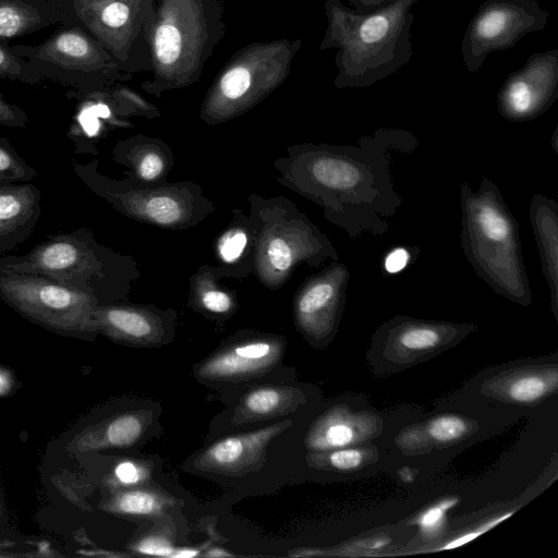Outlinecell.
<instances>
[{"label": "cell", "instance_id": "1", "mask_svg": "<svg viewBox=\"0 0 558 558\" xmlns=\"http://www.w3.org/2000/svg\"><path fill=\"white\" fill-rule=\"evenodd\" d=\"M417 146L407 130L379 128L353 144L317 147L305 163L308 189L351 240L384 235L403 205L391 174L393 155L412 154Z\"/></svg>", "mask_w": 558, "mask_h": 558}, {"label": "cell", "instance_id": "2", "mask_svg": "<svg viewBox=\"0 0 558 558\" xmlns=\"http://www.w3.org/2000/svg\"><path fill=\"white\" fill-rule=\"evenodd\" d=\"M418 1L397 0L379 11L357 13L340 0H325L327 27L319 49H338L333 87H369L410 61L411 9Z\"/></svg>", "mask_w": 558, "mask_h": 558}, {"label": "cell", "instance_id": "3", "mask_svg": "<svg viewBox=\"0 0 558 558\" xmlns=\"http://www.w3.org/2000/svg\"><path fill=\"white\" fill-rule=\"evenodd\" d=\"M462 252L476 275L497 294L526 306L532 290L518 221L499 186L483 178L476 191L460 184Z\"/></svg>", "mask_w": 558, "mask_h": 558}, {"label": "cell", "instance_id": "4", "mask_svg": "<svg viewBox=\"0 0 558 558\" xmlns=\"http://www.w3.org/2000/svg\"><path fill=\"white\" fill-rule=\"evenodd\" d=\"M226 33L223 0H157L148 36L151 77L141 86L159 96L196 83Z\"/></svg>", "mask_w": 558, "mask_h": 558}, {"label": "cell", "instance_id": "5", "mask_svg": "<svg viewBox=\"0 0 558 558\" xmlns=\"http://www.w3.org/2000/svg\"><path fill=\"white\" fill-rule=\"evenodd\" d=\"M11 47L40 82L48 80L76 92L104 90L131 78L109 52L77 25L62 23L38 45Z\"/></svg>", "mask_w": 558, "mask_h": 558}, {"label": "cell", "instance_id": "6", "mask_svg": "<svg viewBox=\"0 0 558 558\" xmlns=\"http://www.w3.org/2000/svg\"><path fill=\"white\" fill-rule=\"evenodd\" d=\"M65 24L81 27L132 76L151 70L148 36L157 0H53ZM62 24V23H61Z\"/></svg>", "mask_w": 558, "mask_h": 558}, {"label": "cell", "instance_id": "7", "mask_svg": "<svg viewBox=\"0 0 558 558\" xmlns=\"http://www.w3.org/2000/svg\"><path fill=\"white\" fill-rule=\"evenodd\" d=\"M301 47L300 38H282L251 43L236 50L211 84L205 111L229 116L266 97L286 81Z\"/></svg>", "mask_w": 558, "mask_h": 558}, {"label": "cell", "instance_id": "8", "mask_svg": "<svg viewBox=\"0 0 558 558\" xmlns=\"http://www.w3.org/2000/svg\"><path fill=\"white\" fill-rule=\"evenodd\" d=\"M0 299L23 316L56 331L95 330L96 300L47 276L0 265Z\"/></svg>", "mask_w": 558, "mask_h": 558}, {"label": "cell", "instance_id": "9", "mask_svg": "<svg viewBox=\"0 0 558 558\" xmlns=\"http://www.w3.org/2000/svg\"><path fill=\"white\" fill-rule=\"evenodd\" d=\"M550 17L536 0H485L461 41L462 61L476 73L489 53L511 48L529 33L543 31Z\"/></svg>", "mask_w": 558, "mask_h": 558}, {"label": "cell", "instance_id": "10", "mask_svg": "<svg viewBox=\"0 0 558 558\" xmlns=\"http://www.w3.org/2000/svg\"><path fill=\"white\" fill-rule=\"evenodd\" d=\"M558 98V49L534 52L511 72L497 94L500 116L512 122L534 120Z\"/></svg>", "mask_w": 558, "mask_h": 558}, {"label": "cell", "instance_id": "11", "mask_svg": "<svg viewBox=\"0 0 558 558\" xmlns=\"http://www.w3.org/2000/svg\"><path fill=\"white\" fill-rule=\"evenodd\" d=\"M290 425L280 422L262 429L219 439L194 460L197 470L240 475L256 470L264 461L267 446Z\"/></svg>", "mask_w": 558, "mask_h": 558}, {"label": "cell", "instance_id": "12", "mask_svg": "<svg viewBox=\"0 0 558 558\" xmlns=\"http://www.w3.org/2000/svg\"><path fill=\"white\" fill-rule=\"evenodd\" d=\"M349 280L347 265L335 263L306 287L298 301V314L305 331L324 337L335 328Z\"/></svg>", "mask_w": 558, "mask_h": 558}, {"label": "cell", "instance_id": "13", "mask_svg": "<svg viewBox=\"0 0 558 558\" xmlns=\"http://www.w3.org/2000/svg\"><path fill=\"white\" fill-rule=\"evenodd\" d=\"M281 355L282 345L277 341L243 342L207 359L199 365L197 376L215 381L244 380L270 371Z\"/></svg>", "mask_w": 558, "mask_h": 558}, {"label": "cell", "instance_id": "14", "mask_svg": "<svg viewBox=\"0 0 558 558\" xmlns=\"http://www.w3.org/2000/svg\"><path fill=\"white\" fill-rule=\"evenodd\" d=\"M40 198L34 184L0 185V258L32 234L41 213Z\"/></svg>", "mask_w": 558, "mask_h": 558}, {"label": "cell", "instance_id": "15", "mask_svg": "<svg viewBox=\"0 0 558 558\" xmlns=\"http://www.w3.org/2000/svg\"><path fill=\"white\" fill-rule=\"evenodd\" d=\"M529 217L535 236L542 272L548 290L550 308L558 317V204L536 193L532 196Z\"/></svg>", "mask_w": 558, "mask_h": 558}, {"label": "cell", "instance_id": "16", "mask_svg": "<svg viewBox=\"0 0 558 558\" xmlns=\"http://www.w3.org/2000/svg\"><path fill=\"white\" fill-rule=\"evenodd\" d=\"M64 22L53 0H0V41L31 35Z\"/></svg>", "mask_w": 558, "mask_h": 558}, {"label": "cell", "instance_id": "17", "mask_svg": "<svg viewBox=\"0 0 558 558\" xmlns=\"http://www.w3.org/2000/svg\"><path fill=\"white\" fill-rule=\"evenodd\" d=\"M298 390L286 386H264L243 396L233 414V424L284 415L299 403Z\"/></svg>", "mask_w": 558, "mask_h": 558}, {"label": "cell", "instance_id": "18", "mask_svg": "<svg viewBox=\"0 0 558 558\" xmlns=\"http://www.w3.org/2000/svg\"><path fill=\"white\" fill-rule=\"evenodd\" d=\"M150 423V414L144 411L125 412L90 430L78 445L82 450L130 447L144 437Z\"/></svg>", "mask_w": 558, "mask_h": 558}, {"label": "cell", "instance_id": "19", "mask_svg": "<svg viewBox=\"0 0 558 558\" xmlns=\"http://www.w3.org/2000/svg\"><path fill=\"white\" fill-rule=\"evenodd\" d=\"M95 329L133 342H146L155 338L154 323L145 315L121 307H98L93 313Z\"/></svg>", "mask_w": 558, "mask_h": 558}, {"label": "cell", "instance_id": "20", "mask_svg": "<svg viewBox=\"0 0 558 558\" xmlns=\"http://www.w3.org/2000/svg\"><path fill=\"white\" fill-rule=\"evenodd\" d=\"M167 500L156 493L134 489L117 495L110 508L114 512L128 515L153 517L162 512Z\"/></svg>", "mask_w": 558, "mask_h": 558}, {"label": "cell", "instance_id": "21", "mask_svg": "<svg viewBox=\"0 0 558 558\" xmlns=\"http://www.w3.org/2000/svg\"><path fill=\"white\" fill-rule=\"evenodd\" d=\"M354 438L351 425L330 417L319 422L308 434L307 445L314 449H327L342 447Z\"/></svg>", "mask_w": 558, "mask_h": 558}, {"label": "cell", "instance_id": "22", "mask_svg": "<svg viewBox=\"0 0 558 558\" xmlns=\"http://www.w3.org/2000/svg\"><path fill=\"white\" fill-rule=\"evenodd\" d=\"M38 174L12 147L10 142L0 135V185L26 182Z\"/></svg>", "mask_w": 558, "mask_h": 558}, {"label": "cell", "instance_id": "23", "mask_svg": "<svg viewBox=\"0 0 558 558\" xmlns=\"http://www.w3.org/2000/svg\"><path fill=\"white\" fill-rule=\"evenodd\" d=\"M0 78L20 82L27 85L41 83L31 71L27 62L11 47L0 41Z\"/></svg>", "mask_w": 558, "mask_h": 558}, {"label": "cell", "instance_id": "24", "mask_svg": "<svg viewBox=\"0 0 558 558\" xmlns=\"http://www.w3.org/2000/svg\"><path fill=\"white\" fill-rule=\"evenodd\" d=\"M145 214L155 222L168 225L175 222L181 217V207L171 197L157 196L145 204Z\"/></svg>", "mask_w": 558, "mask_h": 558}, {"label": "cell", "instance_id": "25", "mask_svg": "<svg viewBox=\"0 0 558 558\" xmlns=\"http://www.w3.org/2000/svg\"><path fill=\"white\" fill-rule=\"evenodd\" d=\"M546 390L544 379L530 375L514 380L509 387V396L515 401L530 402L539 399Z\"/></svg>", "mask_w": 558, "mask_h": 558}, {"label": "cell", "instance_id": "26", "mask_svg": "<svg viewBox=\"0 0 558 558\" xmlns=\"http://www.w3.org/2000/svg\"><path fill=\"white\" fill-rule=\"evenodd\" d=\"M428 432L435 440L448 442L463 435L465 424L456 416L438 417L430 423Z\"/></svg>", "mask_w": 558, "mask_h": 558}, {"label": "cell", "instance_id": "27", "mask_svg": "<svg viewBox=\"0 0 558 558\" xmlns=\"http://www.w3.org/2000/svg\"><path fill=\"white\" fill-rule=\"evenodd\" d=\"M457 502L458 499L450 498L428 508L418 517L416 524L426 534H435L441 527L447 510Z\"/></svg>", "mask_w": 558, "mask_h": 558}, {"label": "cell", "instance_id": "28", "mask_svg": "<svg viewBox=\"0 0 558 558\" xmlns=\"http://www.w3.org/2000/svg\"><path fill=\"white\" fill-rule=\"evenodd\" d=\"M27 123V113L19 106L8 101L0 92V124L13 129H25Z\"/></svg>", "mask_w": 558, "mask_h": 558}, {"label": "cell", "instance_id": "29", "mask_svg": "<svg viewBox=\"0 0 558 558\" xmlns=\"http://www.w3.org/2000/svg\"><path fill=\"white\" fill-rule=\"evenodd\" d=\"M415 247H413L414 250ZM410 247L396 246L391 247L383 258V268L387 274H396L405 268L415 259L417 253L412 254Z\"/></svg>", "mask_w": 558, "mask_h": 558}, {"label": "cell", "instance_id": "30", "mask_svg": "<svg viewBox=\"0 0 558 558\" xmlns=\"http://www.w3.org/2000/svg\"><path fill=\"white\" fill-rule=\"evenodd\" d=\"M134 550L143 555L172 558L175 547L169 541L151 535L140 541Z\"/></svg>", "mask_w": 558, "mask_h": 558}, {"label": "cell", "instance_id": "31", "mask_svg": "<svg viewBox=\"0 0 558 558\" xmlns=\"http://www.w3.org/2000/svg\"><path fill=\"white\" fill-rule=\"evenodd\" d=\"M268 257L278 270H286L292 263V252L289 244L281 239H274L268 246Z\"/></svg>", "mask_w": 558, "mask_h": 558}, {"label": "cell", "instance_id": "32", "mask_svg": "<svg viewBox=\"0 0 558 558\" xmlns=\"http://www.w3.org/2000/svg\"><path fill=\"white\" fill-rule=\"evenodd\" d=\"M114 475L119 482L131 486L144 480L145 471L141 465L132 461H122L116 466Z\"/></svg>", "mask_w": 558, "mask_h": 558}, {"label": "cell", "instance_id": "33", "mask_svg": "<svg viewBox=\"0 0 558 558\" xmlns=\"http://www.w3.org/2000/svg\"><path fill=\"white\" fill-rule=\"evenodd\" d=\"M330 464L337 470H353L362 462V454L355 449L337 450L329 454Z\"/></svg>", "mask_w": 558, "mask_h": 558}, {"label": "cell", "instance_id": "34", "mask_svg": "<svg viewBox=\"0 0 558 558\" xmlns=\"http://www.w3.org/2000/svg\"><path fill=\"white\" fill-rule=\"evenodd\" d=\"M246 234L242 231L228 235L220 245L221 256L226 262L236 259L246 244Z\"/></svg>", "mask_w": 558, "mask_h": 558}, {"label": "cell", "instance_id": "35", "mask_svg": "<svg viewBox=\"0 0 558 558\" xmlns=\"http://www.w3.org/2000/svg\"><path fill=\"white\" fill-rule=\"evenodd\" d=\"M202 301L207 310L215 313L227 312L231 306L230 296L221 291H207L204 293Z\"/></svg>", "mask_w": 558, "mask_h": 558}, {"label": "cell", "instance_id": "36", "mask_svg": "<svg viewBox=\"0 0 558 558\" xmlns=\"http://www.w3.org/2000/svg\"><path fill=\"white\" fill-rule=\"evenodd\" d=\"M163 168V162L160 156L154 153L147 154L143 157L138 171L142 178L153 180L158 177Z\"/></svg>", "mask_w": 558, "mask_h": 558}, {"label": "cell", "instance_id": "37", "mask_svg": "<svg viewBox=\"0 0 558 558\" xmlns=\"http://www.w3.org/2000/svg\"><path fill=\"white\" fill-rule=\"evenodd\" d=\"M357 13H369L385 9L397 0H348Z\"/></svg>", "mask_w": 558, "mask_h": 558}, {"label": "cell", "instance_id": "38", "mask_svg": "<svg viewBox=\"0 0 558 558\" xmlns=\"http://www.w3.org/2000/svg\"><path fill=\"white\" fill-rule=\"evenodd\" d=\"M509 515L510 514H507V515H504V517H501V518H499L497 520H494L489 524L484 525L481 531H476L474 534L465 535V536L457 539L456 542H452V543L448 544L445 548H452V547L459 546L461 544H464V543L471 541L472 538L476 537L478 534L484 533L485 531H487V529H490L493 525H495L499 521H502L504 519H506Z\"/></svg>", "mask_w": 558, "mask_h": 558}, {"label": "cell", "instance_id": "39", "mask_svg": "<svg viewBox=\"0 0 558 558\" xmlns=\"http://www.w3.org/2000/svg\"><path fill=\"white\" fill-rule=\"evenodd\" d=\"M198 556V550L194 548H175L172 558H192Z\"/></svg>", "mask_w": 558, "mask_h": 558}, {"label": "cell", "instance_id": "40", "mask_svg": "<svg viewBox=\"0 0 558 558\" xmlns=\"http://www.w3.org/2000/svg\"><path fill=\"white\" fill-rule=\"evenodd\" d=\"M205 556L207 557H230L232 556L231 553H228L226 551L225 549H220V548H213V549H209Z\"/></svg>", "mask_w": 558, "mask_h": 558}, {"label": "cell", "instance_id": "41", "mask_svg": "<svg viewBox=\"0 0 558 558\" xmlns=\"http://www.w3.org/2000/svg\"><path fill=\"white\" fill-rule=\"evenodd\" d=\"M551 148L555 153V155L558 154V125H556L553 135H551Z\"/></svg>", "mask_w": 558, "mask_h": 558}, {"label": "cell", "instance_id": "42", "mask_svg": "<svg viewBox=\"0 0 558 558\" xmlns=\"http://www.w3.org/2000/svg\"><path fill=\"white\" fill-rule=\"evenodd\" d=\"M403 471L405 472V474L402 471L399 472L402 480L408 482L412 481L413 476L411 475L410 471H408L407 469H403Z\"/></svg>", "mask_w": 558, "mask_h": 558}, {"label": "cell", "instance_id": "43", "mask_svg": "<svg viewBox=\"0 0 558 558\" xmlns=\"http://www.w3.org/2000/svg\"><path fill=\"white\" fill-rule=\"evenodd\" d=\"M385 544L386 543L383 539H379V541L374 543L373 547L374 548H379V547L384 546Z\"/></svg>", "mask_w": 558, "mask_h": 558}, {"label": "cell", "instance_id": "44", "mask_svg": "<svg viewBox=\"0 0 558 558\" xmlns=\"http://www.w3.org/2000/svg\"><path fill=\"white\" fill-rule=\"evenodd\" d=\"M2 386H3V379H2V377L0 376V391L2 390Z\"/></svg>", "mask_w": 558, "mask_h": 558}]
</instances>
